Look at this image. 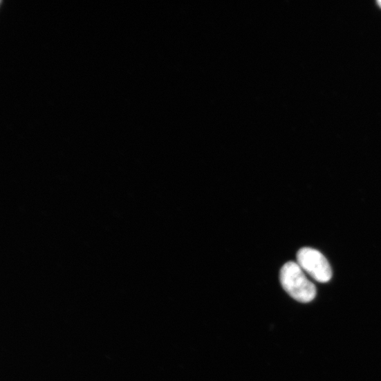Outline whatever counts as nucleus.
Listing matches in <instances>:
<instances>
[{
	"mask_svg": "<svg viewBox=\"0 0 381 381\" xmlns=\"http://www.w3.org/2000/svg\"><path fill=\"white\" fill-rule=\"evenodd\" d=\"M280 281L286 292L297 301L308 303L316 297V286L307 279L305 272L296 262L290 261L283 266Z\"/></svg>",
	"mask_w": 381,
	"mask_h": 381,
	"instance_id": "1",
	"label": "nucleus"
},
{
	"mask_svg": "<svg viewBox=\"0 0 381 381\" xmlns=\"http://www.w3.org/2000/svg\"><path fill=\"white\" fill-rule=\"evenodd\" d=\"M297 263L311 278L319 283H328L332 278V269L326 258L318 250L304 248L297 254Z\"/></svg>",
	"mask_w": 381,
	"mask_h": 381,
	"instance_id": "2",
	"label": "nucleus"
},
{
	"mask_svg": "<svg viewBox=\"0 0 381 381\" xmlns=\"http://www.w3.org/2000/svg\"><path fill=\"white\" fill-rule=\"evenodd\" d=\"M378 5L381 8V0H380V1H378Z\"/></svg>",
	"mask_w": 381,
	"mask_h": 381,
	"instance_id": "3",
	"label": "nucleus"
}]
</instances>
